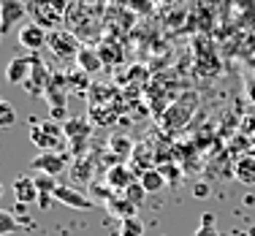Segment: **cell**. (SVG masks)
Wrapping results in <instances>:
<instances>
[{
	"label": "cell",
	"mask_w": 255,
	"mask_h": 236,
	"mask_svg": "<svg viewBox=\"0 0 255 236\" xmlns=\"http://www.w3.org/2000/svg\"><path fill=\"white\" fill-rule=\"evenodd\" d=\"M68 16V0H27V19L44 27L46 33L57 30Z\"/></svg>",
	"instance_id": "obj_1"
},
{
	"label": "cell",
	"mask_w": 255,
	"mask_h": 236,
	"mask_svg": "<svg viewBox=\"0 0 255 236\" xmlns=\"http://www.w3.org/2000/svg\"><path fill=\"white\" fill-rule=\"evenodd\" d=\"M30 141L41 149V152H60L65 147V130L54 119H44L30 128Z\"/></svg>",
	"instance_id": "obj_2"
},
{
	"label": "cell",
	"mask_w": 255,
	"mask_h": 236,
	"mask_svg": "<svg viewBox=\"0 0 255 236\" xmlns=\"http://www.w3.org/2000/svg\"><path fill=\"white\" fill-rule=\"evenodd\" d=\"M49 49L54 52L57 60H76L82 46H79L76 35L68 33V30H52L49 33Z\"/></svg>",
	"instance_id": "obj_3"
},
{
	"label": "cell",
	"mask_w": 255,
	"mask_h": 236,
	"mask_svg": "<svg viewBox=\"0 0 255 236\" xmlns=\"http://www.w3.org/2000/svg\"><path fill=\"white\" fill-rule=\"evenodd\" d=\"M27 19L25 0H0V33H11Z\"/></svg>",
	"instance_id": "obj_4"
},
{
	"label": "cell",
	"mask_w": 255,
	"mask_h": 236,
	"mask_svg": "<svg viewBox=\"0 0 255 236\" xmlns=\"http://www.w3.org/2000/svg\"><path fill=\"white\" fill-rule=\"evenodd\" d=\"M46 44H49V33H46L44 27L33 25V22H27V25L19 27V46H22V49L41 52Z\"/></svg>",
	"instance_id": "obj_5"
},
{
	"label": "cell",
	"mask_w": 255,
	"mask_h": 236,
	"mask_svg": "<svg viewBox=\"0 0 255 236\" xmlns=\"http://www.w3.org/2000/svg\"><path fill=\"white\" fill-rule=\"evenodd\" d=\"M30 166H33L35 171L46 174V177H60V174L65 171V157L60 152H41V155L33 157Z\"/></svg>",
	"instance_id": "obj_6"
},
{
	"label": "cell",
	"mask_w": 255,
	"mask_h": 236,
	"mask_svg": "<svg viewBox=\"0 0 255 236\" xmlns=\"http://www.w3.org/2000/svg\"><path fill=\"white\" fill-rule=\"evenodd\" d=\"M25 90H27V93H33L35 98H41V95L49 90V74H46V65L41 63L35 54H33V71H30V76L25 82Z\"/></svg>",
	"instance_id": "obj_7"
},
{
	"label": "cell",
	"mask_w": 255,
	"mask_h": 236,
	"mask_svg": "<svg viewBox=\"0 0 255 236\" xmlns=\"http://www.w3.org/2000/svg\"><path fill=\"white\" fill-rule=\"evenodd\" d=\"M54 201L65 204V207H71V209H84V212L95 207L84 193H79L76 187H68V185H57V190H54Z\"/></svg>",
	"instance_id": "obj_8"
},
{
	"label": "cell",
	"mask_w": 255,
	"mask_h": 236,
	"mask_svg": "<svg viewBox=\"0 0 255 236\" xmlns=\"http://www.w3.org/2000/svg\"><path fill=\"white\" fill-rule=\"evenodd\" d=\"M133 182H136V174H133L125 163H114V166L106 171V185L112 187V190H123L125 193Z\"/></svg>",
	"instance_id": "obj_9"
},
{
	"label": "cell",
	"mask_w": 255,
	"mask_h": 236,
	"mask_svg": "<svg viewBox=\"0 0 255 236\" xmlns=\"http://www.w3.org/2000/svg\"><path fill=\"white\" fill-rule=\"evenodd\" d=\"M14 196L19 207H27V204L38 201V185H35L33 177H16L14 179Z\"/></svg>",
	"instance_id": "obj_10"
},
{
	"label": "cell",
	"mask_w": 255,
	"mask_h": 236,
	"mask_svg": "<svg viewBox=\"0 0 255 236\" xmlns=\"http://www.w3.org/2000/svg\"><path fill=\"white\" fill-rule=\"evenodd\" d=\"M234 177H236V182H242V185H247V187H255V155L253 152L236 157Z\"/></svg>",
	"instance_id": "obj_11"
},
{
	"label": "cell",
	"mask_w": 255,
	"mask_h": 236,
	"mask_svg": "<svg viewBox=\"0 0 255 236\" xmlns=\"http://www.w3.org/2000/svg\"><path fill=\"white\" fill-rule=\"evenodd\" d=\"M30 71H33V57H14L5 65V79L11 84H25Z\"/></svg>",
	"instance_id": "obj_12"
},
{
	"label": "cell",
	"mask_w": 255,
	"mask_h": 236,
	"mask_svg": "<svg viewBox=\"0 0 255 236\" xmlns=\"http://www.w3.org/2000/svg\"><path fill=\"white\" fill-rule=\"evenodd\" d=\"M76 63H79V68H82V71H84V74H87V76L98 74V71L103 68V57H101L98 52L87 49V46H82V52H79Z\"/></svg>",
	"instance_id": "obj_13"
},
{
	"label": "cell",
	"mask_w": 255,
	"mask_h": 236,
	"mask_svg": "<svg viewBox=\"0 0 255 236\" xmlns=\"http://www.w3.org/2000/svg\"><path fill=\"white\" fill-rule=\"evenodd\" d=\"M63 130H65V138H74V141H84V138L90 136V130H93V125H90L87 119H82V117H71L68 122L63 125Z\"/></svg>",
	"instance_id": "obj_14"
},
{
	"label": "cell",
	"mask_w": 255,
	"mask_h": 236,
	"mask_svg": "<svg viewBox=\"0 0 255 236\" xmlns=\"http://www.w3.org/2000/svg\"><path fill=\"white\" fill-rule=\"evenodd\" d=\"M138 182H141V187L147 193H160L163 187H166V177H163L157 168H144L141 177H138Z\"/></svg>",
	"instance_id": "obj_15"
},
{
	"label": "cell",
	"mask_w": 255,
	"mask_h": 236,
	"mask_svg": "<svg viewBox=\"0 0 255 236\" xmlns=\"http://www.w3.org/2000/svg\"><path fill=\"white\" fill-rule=\"evenodd\" d=\"M71 179H74V182H84V185L93 182V160H90V157L76 160V166L71 168Z\"/></svg>",
	"instance_id": "obj_16"
},
{
	"label": "cell",
	"mask_w": 255,
	"mask_h": 236,
	"mask_svg": "<svg viewBox=\"0 0 255 236\" xmlns=\"http://www.w3.org/2000/svg\"><path fill=\"white\" fill-rule=\"evenodd\" d=\"M109 212L117 215L120 220H128V217H136V207L123 196V198H109Z\"/></svg>",
	"instance_id": "obj_17"
},
{
	"label": "cell",
	"mask_w": 255,
	"mask_h": 236,
	"mask_svg": "<svg viewBox=\"0 0 255 236\" xmlns=\"http://www.w3.org/2000/svg\"><path fill=\"white\" fill-rule=\"evenodd\" d=\"M109 147H112V152H114V157H117V160H123L125 155H130L133 149V141L128 136H117V138H112V141H109Z\"/></svg>",
	"instance_id": "obj_18"
},
{
	"label": "cell",
	"mask_w": 255,
	"mask_h": 236,
	"mask_svg": "<svg viewBox=\"0 0 255 236\" xmlns=\"http://www.w3.org/2000/svg\"><path fill=\"white\" fill-rule=\"evenodd\" d=\"M196 236H220V231L215 228V215L212 212H204L201 215V223L196 228Z\"/></svg>",
	"instance_id": "obj_19"
},
{
	"label": "cell",
	"mask_w": 255,
	"mask_h": 236,
	"mask_svg": "<svg viewBox=\"0 0 255 236\" xmlns=\"http://www.w3.org/2000/svg\"><path fill=\"white\" fill-rule=\"evenodd\" d=\"M14 122H16L14 106H11V101H5L3 95H0V128H11Z\"/></svg>",
	"instance_id": "obj_20"
},
{
	"label": "cell",
	"mask_w": 255,
	"mask_h": 236,
	"mask_svg": "<svg viewBox=\"0 0 255 236\" xmlns=\"http://www.w3.org/2000/svg\"><path fill=\"white\" fill-rule=\"evenodd\" d=\"M120 236H144V223L138 217H128L120 226Z\"/></svg>",
	"instance_id": "obj_21"
},
{
	"label": "cell",
	"mask_w": 255,
	"mask_h": 236,
	"mask_svg": "<svg viewBox=\"0 0 255 236\" xmlns=\"http://www.w3.org/2000/svg\"><path fill=\"white\" fill-rule=\"evenodd\" d=\"M19 228H22V226L14 220V215H11V212L0 209V236H5V234H16Z\"/></svg>",
	"instance_id": "obj_22"
},
{
	"label": "cell",
	"mask_w": 255,
	"mask_h": 236,
	"mask_svg": "<svg viewBox=\"0 0 255 236\" xmlns=\"http://www.w3.org/2000/svg\"><path fill=\"white\" fill-rule=\"evenodd\" d=\"M123 196L128 198V201H130L133 204V207H141V204H144V196H147V190H144V187H141V182H133L130 187H128V190L123 193Z\"/></svg>",
	"instance_id": "obj_23"
},
{
	"label": "cell",
	"mask_w": 255,
	"mask_h": 236,
	"mask_svg": "<svg viewBox=\"0 0 255 236\" xmlns=\"http://www.w3.org/2000/svg\"><path fill=\"white\" fill-rule=\"evenodd\" d=\"M130 5H133V11H138V14H149V0H130Z\"/></svg>",
	"instance_id": "obj_24"
},
{
	"label": "cell",
	"mask_w": 255,
	"mask_h": 236,
	"mask_svg": "<svg viewBox=\"0 0 255 236\" xmlns=\"http://www.w3.org/2000/svg\"><path fill=\"white\" fill-rule=\"evenodd\" d=\"M250 147L255 149V133H253V136H250Z\"/></svg>",
	"instance_id": "obj_25"
},
{
	"label": "cell",
	"mask_w": 255,
	"mask_h": 236,
	"mask_svg": "<svg viewBox=\"0 0 255 236\" xmlns=\"http://www.w3.org/2000/svg\"><path fill=\"white\" fill-rule=\"evenodd\" d=\"M84 3H98V0H84Z\"/></svg>",
	"instance_id": "obj_26"
},
{
	"label": "cell",
	"mask_w": 255,
	"mask_h": 236,
	"mask_svg": "<svg viewBox=\"0 0 255 236\" xmlns=\"http://www.w3.org/2000/svg\"><path fill=\"white\" fill-rule=\"evenodd\" d=\"M0 196H3V182H0Z\"/></svg>",
	"instance_id": "obj_27"
},
{
	"label": "cell",
	"mask_w": 255,
	"mask_h": 236,
	"mask_svg": "<svg viewBox=\"0 0 255 236\" xmlns=\"http://www.w3.org/2000/svg\"><path fill=\"white\" fill-rule=\"evenodd\" d=\"M0 38H3V33H0Z\"/></svg>",
	"instance_id": "obj_28"
}]
</instances>
